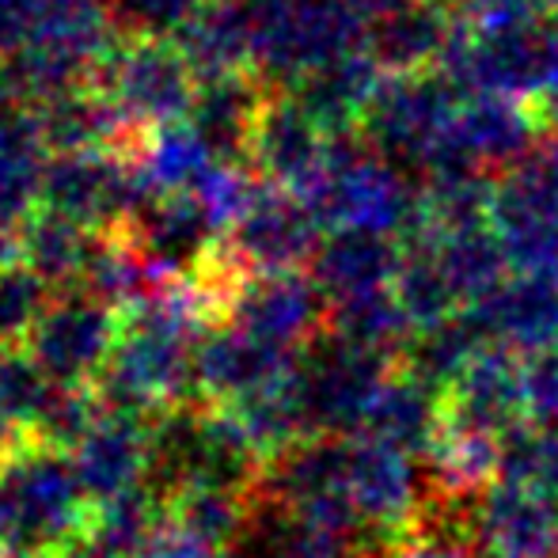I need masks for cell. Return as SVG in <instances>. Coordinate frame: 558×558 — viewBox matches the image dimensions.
<instances>
[{
    "label": "cell",
    "instance_id": "cell-11",
    "mask_svg": "<svg viewBox=\"0 0 558 558\" xmlns=\"http://www.w3.org/2000/svg\"><path fill=\"white\" fill-rule=\"evenodd\" d=\"M399 266H403V240L373 232H331L316 258V278L324 301L338 308V304L396 289Z\"/></svg>",
    "mask_w": 558,
    "mask_h": 558
},
{
    "label": "cell",
    "instance_id": "cell-19",
    "mask_svg": "<svg viewBox=\"0 0 558 558\" xmlns=\"http://www.w3.org/2000/svg\"><path fill=\"white\" fill-rule=\"evenodd\" d=\"M517 168L536 183V191L558 209V130H544L539 145L532 148L529 160H521Z\"/></svg>",
    "mask_w": 558,
    "mask_h": 558
},
{
    "label": "cell",
    "instance_id": "cell-16",
    "mask_svg": "<svg viewBox=\"0 0 558 558\" xmlns=\"http://www.w3.org/2000/svg\"><path fill=\"white\" fill-rule=\"evenodd\" d=\"M373 558H483L475 544L468 539L460 521H445V517H429L422 529H414L407 539L384 547Z\"/></svg>",
    "mask_w": 558,
    "mask_h": 558
},
{
    "label": "cell",
    "instance_id": "cell-13",
    "mask_svg": "<svg viewBox=\"0 0 558 558\" xmlns=\"http://www.w3.org/2000/svg\"><path fill=\"white\" fill-rule=\"evenodd\" d=\"M266 107V92L251 81L247 73H221L206 76L198 92H194L191 118H194V137L209 148V153H251V137H255L258 114Z\"/></svg>",
    "mask_w": 558,
    "mask_h": 558
},
{
    "label": "cell",
    "instance_id": "cell-5",
    "mask_svg": "<svg viewBox=\"0 0 558 558\" xmlns=\"http://www.w3.org/2000/svg\"><path fill=\"white\" fill-rule=\"evenodd\" d=\"M539 137H544V122H539L536 107L524 99L463 96L452 114V125H448L445 145L418 175L441 168H478L498 179L521 160H529Z\"/></svg>",
    "mask_w": 558,
    "mask_h": 558
},
{
    "label": "cell",
    "instance_id": "cell-3",
    "mask_svg": "<svg viewBox=\"0 0 558 558\" xmlns=\"http://www.w3.org/2000/svg\"><path fill=\"white\" fill-rule=\"evenodd\" d=\"M251 61L278 84H296L353 50H365L368 20L353 0H243Z\"/></svg>",
    "mask_w": 558,
    "mask_h": 558
},
{
    "label": "cell",
    "instance_id": "cell-18",
    "mask_svg": "<svg viewBox=\"0 0 558 558\" xmlns=\"http://www.w3.org/2000/svg\"><path fill=\"white\" fill-rule=\"evenodd\" d=\"M524 399L532 426H558V338L524 357Z\"/></svg>",
    "mask_w": 558,
    "mask_h": 558
},
{
    "label": "cell",
    "instance_id": "cell-7",
    "mask_svg": "<svg viewBox=\"0 0 558 558\" xmlns=\"http://www.w3.org/2000/svg\"><path fill=\"white\" fill-rule=\"evenodd\" d=\"M463 319L486 345L532 357L558 338V281L509 270Z\"/></svg>",
    "mask_w": 558,
    "mask_h": 558
},
{
    "label": "cell",
    "instance_id": "cell-20",
    "mask_svg": "<svg viewBox=\"0 0 558 558\" xmlns=\"http://www.w3.org/2000/svg\"><path fill=\"white\" fill-rule=\"evenodd\" d=\"M274 558H373L365 555L361 547H353L350 539H338V536H327V532H312L304 529L296 539H289Z\"/></svg>",
    "mask_w": 558,
    "mask_h": 558
},
{
    "label": "cell",
    "instance_id": "cell-21",
    "mask_svg": "<svg viewBox=\"0 0 558 558\" xmlns=\"http://www.w3.org/2000/svg\"><path fill=\"white\" fill-rule=\"evenodd\" d=\"M357 4V12L365 15V20H376V15L391 12V8H403V4H414V0H353Z\"/></svg>",
    "mask_w": 558,
    "mask_h": 558
},
{
    "label": "cell",
    "instance_id": "cell-8",
    "mask_svg": "<svg viewBox=\"0 0 558 558\" xmlns=\"http://www.w3.org/2000/svg\"><path fill=\"white\" fill-rule=\"evenodd\" d=\"M335 141V133H327L301 99L278 96L266 99L263 114H258L251 156L274 183H281L286 191L308 194L331 163Z\"/></svg>",
    "mask_w": 558,
    "mask_h": 558
},
{
    "label": "cell",
    "instance_id": "cell-12",
    "mask_svg": "<svg viewBox=\"0 0 558 558\" xmlns=\"http://www.w3.org/2000/svg\"><path fill=\"white\" fill-rule=\"evenodd\" d=\"M380 81L384 73L368 58V50H353L304 76L293 88V96L316 114V122L327 133L342 137V133H361V118H365L368 104H373Z\"/></svg>",
    "mask_w": 558,
    "mask_h": 558
},
{
    "label": "cell",
    "instance_id": "cell-17",
    "mask_svg": "<svg viewBox=\"0 0 558 558\" xmlns=\"http://www.w3.org/2000/svg\"><path fill=\"white\" fill-rule=\"evenodd\" d=\"M104 4L125 27L145 31V38H160L163 31H186V23L202 12V0H104Z\"/></svg>",
    "mask_w": 558,
    "mask_h": 558
},
{
    "label": "cell",
    "instance_id": "cell-15",
    "mask_svg": "<svg viewBox=\"0 0 558 558\" xmlns=\"http://www.w3.org/2000/svg\"><path fill=\"white\" fill-rule=\"evenodd\" d=\"M501 475L529 478L539 490L558 498V426H524L521 434H513V441L506 448Z\"/></svg>",
    "mask_w": 558,
    "mask_h": 558
},
{
    "label": "cell",
    "instance_id": "cell-2",
    "mask_svg": "<svg viewBox=\"0 0 558 558\" xmlns=\"http://www.w3.org/2000/svg\"><path fill=\"white\" fill-rule=\"evenodd\" d=\"M441 73L463 96H509L536 107L558 88V12L506 27H463Z\"/></svg>",
    "mask_w": 558,
    "mask_h": 558
},
{
    "label": "cell",
    "instance_id": "cell-4",
    "mask_svg": "<svg viewBox=\"0 0 558 558\" xmlns=\"http://www.w3.org/2000/svg\"><path fill=\"white\" fill-rule=\"evenodd\" d=\"M460 99L463 92L448 81L441 69L384 76L365 118H361V137L376 153L391 156L396 163H403V168H411L418 175L434 160L437 148L445 145Z\"/></svg>",
    "mask_w": 558,
    "mask_h": 558
},
{
    "label": "cell",
    "instance_id": "cell-1",
    "mask_svg": "<svg viewBox=\"0 0 558 558\" xmlns=\"http://www.w3.org/2000/svg\"><path fill=\"white\" fill-rule=\"evenodd\" d=\"M331 232L407 240L422 228V183L411 168L376 153L361 133H342L319 183L301 194Z\"/></svg>",
    "mask_w": 558,
    "mask_h": 558
},
{
    "label": "cell",
    "instance_id": "cell-9",
    "mask_svg": "<svg viewBox=\"0 0 558 558\" xmlns=\"http://www.w3.org/2000/svg\"><path fill=\"white\" fill-rule=\"evenodd\" d=\"M107 92H111V104L122 107L125 114L163 122V118L191 114L198 81H194V65L183 50H175L163 38H145L141 46L114 58Z\"/></svg>",
    "mask_w": 558,
    "mask_h": 558
},
{
    "label": "cell",
    "instance_id": "cell-10",
    "mask_svg": "<svg viewBox=\"0 0 558 558\" xmlns=\"http://www.w3.org/2000/svg\"><path fill=\"white\" fill-rule=\"evenodd\" d=\"M460 35V12L452 0H414L368 20L365 50L384 76L429 73L445 61Z\"/></svg>",
    "mask_w": 558,
    "mask_h": 558
},
{
    "label": "cell",
    "instance_id": "cell-14",
    "mask_svg": "<svg viewBox=\"0 0 558 558\" xmlns=\"http://www.w3.org/2000/svg\"><path fill=\"white\" fill-rule=\"evenodd\" d=\"M243 251L270 270L301 263L316 247L319 217L296 191H270L243 209Z\"/></svg>",
    "mask_w": 558,
    "mask_h": 558
},
{
    "label": "cell",
    "instance_id": "cell-22",
    "mask_svg": "<svg viewBox=\"0 0 558 558\" xmlns=\"http://www.w3.org/2000/svg\"><path fill=\"white\" fill-rule=\"evenodd\" d=\"M544 4V12H558V0H539Z\"/></svg>",
    "mask_w": 558,
    "mask_h": 558
},
{
    "label": "cell",
    "instance_id": "cell-6",
    "mask_svg": "<svg viewBox=\"0 0 558 558\" xmlns=\"http://www.w3.org/2000/svg\"><path fill=\"white\" fill-rule=\"evenodd\" d=\"M460 524L483 558H555L558 498L517 475H498L468 501Z\"/></svg>",
    "mask_w": 558,
    "mask_h": 558
}]
</instances>
